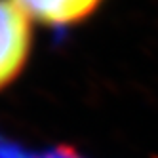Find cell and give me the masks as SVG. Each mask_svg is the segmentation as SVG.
Wrapping results in <instances>:
<instances>
[{
	"mask_svg": "<svg viewBox=\"0 0 158 158\" xmlns=\"http://www.w3.org/2000/svg\"><path fill=\"white\" fill-rule=\"evenodd\" d=\"M105 0H15L32 23L53 31H69L94 17Z\"/></svg>",
	"mask_w": 158,
	"mask_h": 158,
	"instance_id": "2",
	"label": "cell"
},
{
	"mask_svg": "<svg viewBox=\"0 0 158 158\" xmlns=\"http://www.w3.org/2000/svg\"><path fill=\"white\" fill-rule=\"evenodd\" d=\"M35 35L32 21L15 0H0V94L27 69Z\"/></svg>",
	"mask_w": 158,
	"mask_h": 158,
	"instance_id": "1",
	"label": "cell"
}]
</instances>
